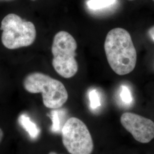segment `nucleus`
I'll list each match as a JSON object with an SVG mask.
<instances>
[{
    "mask_svg": "<svg viewBox=\"0 0 154 154\" xmlns=\"http://www.w3.org/2000/svg\"><path fill=\"white\" fill-rule=\"evenodd\" d=\"M23 86L30 93H42L43 103L49 109H59L68 99L64 85L44 73L35 72L29 74L25 77Z\"/></svg>",
    "mask_w": 154,
    "mask_h": 154,
    "instance_id": "2",
    "label": "nucleus"
},
{
    "mask_svg": "<svg viewBox=\"0 0 154 154\" xmlns=\"http://www.w3.org/2000/svg\"><path fill=\"white\" fill-rule=\"evenodd\" d=\"M105 53L111 68L124 75L132 72L137 63V51L130 34L122 28L111 30L105 39Z\"/></svg>",
    "mask_w": 154,
    "mask_h": 154,
    "instance_id": "1",
    "label": "nucleus"
},
{
    "mask_svg": "<svg viewBox=\"0 0 154 154\" xmlns=\"http://www.w3.org/2000/svg\"><path fill=\"white\" fill-rule=\"evenodd\" d=\"M33 1H34V0H33Z\"/></svg>",
    "mask_w": 154,
    "mask_h": 154,
    "instance_id": "18",
    "label": "nucleus"
},
{
    "mask_svg": "<svg viewBox=\"0 0 154 154\" xmlns=\"http://www.w3.org/2000/svg\"><path fill=\"white\" fill-rule=\"evenodd\" d=\"M62 143L70 154H91L93 139L86 125L75 117L69 118L62 128Z\"/></svg>",
    "mask_w": 154,
    "mask_h": 154,
    "instance_id": "5",
    "label": "nucleus"
},
{
    "mask_svg": "<svg viewBox=\"0 0 154 154\" xmlns=\"http://www.w3.org/2000/svg\"><path fill=\"white\" fill-rule=\"evenodd\" d=\"M149 35L154 42V26L149 29Z\"/></svg>",
    "mask_w": 154,
    "mask_h": 154,
    "instance_id": "12",
    "label": "nucleus"
},
{
    "mask_svg": "<svg viewBox=\"0 0 154 154\" xmlns=\"http://www.w3.org/2000/svg\"><path fill=\"white\" fill-rule=\"evenodd\" d=\"M48 154H58L57 153H56L55 152H54V151H51V152H50Z\"/></svg>",
    "mask_w": 154,
    "mask_h": 154,
    "instance_id": "14",
    "label": "nucleus"
},
{
    "mask_svg": "<svg viewBox=\"0 0 154 154\" xmlns=\"http://www.w3.org/2000/svg\"><path fill=\"white\" fill-rule=\"evenodd\" d=\"M116 0H88L87 5L91 10H100L112 5Z\"/></svg>",
    "mask_w": 154,
    "mask_h": 154,
    "instance_id": "8",
    "label": "nucleus"
},
{
    "mask_svg": "<svg viewBox=\"0 0 154 154\" xmlns=\"http://www.w3.org/2000/svg\"><path fill=\"white\" fill-rule=\"evenodd\" d=\"M77 48V42L70 33L60 31L55 34L51 47L53 55L52 65L61 77L70 78L77 74L78 70L75 60Z\"/></svg>",
    "mask_w": 154,
    "mask_h": 154,
    "instance_id": "3",
    "label": "nucleus"
},
{
    "mask_svg": "<svg viewBox=\"0 0 154 154\" xmlns=\"http://www.w3.org/2000/svg\"><path fill=\"white\" fill-rule=\"evenodd\" d=\"M123 126L139 142L147 143L154 138V122L148 118L131 112L122 114Z\"/></svg>",
    "mask_w": 154,
    "mask_h": 154,
    "instance_id": "6",
    "label": "nucleus"
},
{
    "mask_svg": "<svg viewBox=\"0 0 154 154\" xmlns=\"http://www.w3.org/2000/svg\"><path fill=\"white\" fill-rule=\"evenodd\" d=\"M153 1H154V0H153Z\"/></svg>",
    "mask_w": 154,
    "mask_h": 154,
    "instance_id": "17",
    "label": "nucleus"
},
{
    "mask_svg": "<svg viewBox=\"0 0 154 154\" xmlns=\"http://www.w3.org/2000/svg\"><path fill=\"white\" fill-rule=\"evenodd\" d=\"M50 118L52 121V131L53 132H58L60 128V121L58 114V111L53 110L51 112Z\"/></svg>",
    "mask_w": 154,
    "mask_h": 154,
    "instance_id": "11",
    "label": "nucleus"
},
{
    "mask_svg": "<svg viewBox=\"0 0 154 154\" xmlns=\"http://www.w3.org/2000/svg\"><path fill=\"white\" fill-rule=\"evenodd\" d=\"M88 97L90 100V106L92 109L95 110L100 107V97H99V93L95 89L91 90L88 94Z\"/></svg>",
    "mask_w": 154,
    "mask_h": 154,
    "instance_id": "10",
    "label": "nucleus"
},
{
    "mask_svg": "<svg viewBox=\"0 0 154 154\" xmlns=\"http://www.w3.org/2000/svg\"><path fill=\"white\" fill-rule=\"evenodd\" d=\"M1 41L8 49H17L33 44L36 29L30 21H25L16 14H9L1 21Z\"/></svg>",
    "mask_w": 154,
    "mask_h": 154,
    "instance_id": "4",
    "label": "nucleus"
},
{
    "mask_svg": "<svg viewBox=\"0 0 154 154\" xmlns=\"http://www.w3.org/2000/svg\"><path fill=\"white\" fill-rule=\"evenodd\" d=\"M18 121L20 125L28 132L31 137L35 138L38 136L40 132L38 128L26 114H21L18 118Z\"/></svg>",
    "mask_w": 154,
    "mask_h": 154,
    "instance_id": "7",
    "label": "nucleus"
},
{
    "mask_svg": "<svg viewBox=\"0 0 154 154\" xmlns=\"http://www.w3.org/2000/svg\"><path fill=\"white\" fill-rule=\"evenodd\" d=\"M129 1H134V0H129Z\"/></svg>",
    "mask_w": 154,
    "mask_h": 154,
    "instance_id": "16",
    "label": "nucleus"
},
{
    "mask_svg": "<svg viewBox=\"0 0 154 154\" xmlns=\"http://www.w3.org/2000/svg\"><path fill=\"white\" fill-rule=\"evenodd\" d=\"M3 137H4V132H3V131L2 130V129L0 128V143L2 142Z\"/></svg>",
    "mask_w": 154,
    "mask_h": 154,
    "instance_id": "13",
    "label": "nucleus"
},
{
    "mask_svg": "<svg viewBox=\"0 0 154 154\" xmlns=\"http://www.w3.org/2000/svg\"><path fill=\"white\" fill-rule=\"evenodd\" d=\"M13 0H0V1H11Z\"/></svg>",
    "mask_w": 154,
    "mask_h": 154,
    "instance_id": "15",
    "label": "nucleus"
},
{
    "mask_svg": "<svg viewBox=\"0 0 154 154\" xmlns=\"http://www.w3.org/2000/svg\"><path fill=\"white\" fill-rule=\"evenodd\" d=\"M120 98L121 99L122 102L126 105H130L132 102V94L129 88L125 86L122 85L120 88L119 92Z\"/></svg>",
    "mask_w": 154,
    "mask_h": 154,
    "instance_id": "9",
    "label": "nucleus"
}]
</instances>
